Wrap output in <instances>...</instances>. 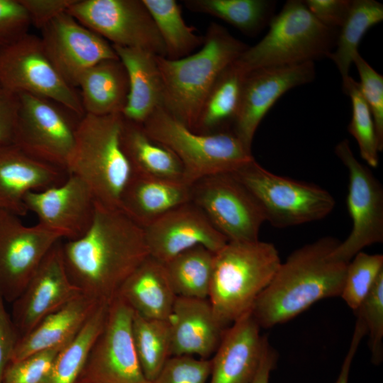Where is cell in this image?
<instances>
[{
	"label": "cell",
	"mask_w": 383,
	"mask_h": 383,
	"mask_svg": "<svg viewBox=\"0 0 383 383\" xmlns=\"http://www.w3.org/2000/svg\"><path fill=\"white\" fill-rule=\"evenodd\" d=\"M112 45L166 57V50L143 0H75L67 11Z\"/></svg>",
	"instance_id": "cell-12"
},
{
	"label": "cell",
	"mask_w": 383,
	"mask_h": 383,
	"mask_svg": "<svg viewBox=\"0 0 383 383\" xmlns=\"http://www.w3.org/2000/svg\"><path fill=\"white\" fill-rule=\"evenodd\" d=\"M350 0H306L311 13L325 26L339 30L349 12Z\"/></svg>",
	"instance_id": "cell-44"
},
{
	"label": "cell",
	"mask_w": 383,
	"mask_h": 383,
	"mask_svg": "<svg viewBox=\"0 0 383 383\" xmlns=\"http://www.w3.org/2000/svg\"><path fill=\"white\" fill-rule=\"evenodd\" d=\"M214 255L209 249L196 246L164 263L177 296L208 299Z\"/></svg>",
	"instance_id": "cell-34"
},
{
	"label": "cell",
	"mask_w": 383,
	"mask_h": 383,
	"mask_svg": "<svg viewBox=\"0 0 383 383\" xmlns=\"http://www.w3.org/2000/svg\"><path fill=\"white\" fill-rule=\"evenodd\" d=\"M67 172L36 160L14 144L0 145V211L24 216L26 195L62 183Z\"/></svg>",
	"instance_id": "cell-22"
},
{
	"label": "cell",
	"mask_w": 383,
	"mask_h": 383,
	"mask_svg": "<svg viewBox=\"0 0 383 383\" xmlns=\"http://www.w3.org/2000/svg\"><path fill=\"white\" fill-rule=\"evenodd\" d=\"M65 265L84 294L111 303L127 278L150 256L144 229L121 208L96 201L87 232L62 241Z\"/></svg>",
	"instance_id": "cell-1"
},
{
	"label": "cell",
	"mask_w": 383,
	"mask_h": 383,
	"mask_svg": "<svg viewBox=\"0 0 383 383\" xmlns=\"http://www.w3.org/2000/svg\"><path fill=\"white\" fill-rule=\"evenodd\" d=\"M315 75L313 62L262 67L248 72L231 129L251 150L257 127L271 107L287 91L312 82Z\"/></svg>",
	"instance_id": "cell-17"
},
{
	"label": "cell",
	"mask_w": 383,
	"mask_h": 383,
	"mask_svg": "<svg viewBox=\"0 0 383 383\" xmlns=\"http://www.w3.org/2000/svg\"><path fill=\"white\" fill-rule=\"evenodd\" d=\"M143 229L150 256L162 263L196 246L216 253L228 243L192 201L170 211Z\"/></svg>",
	"instance_id": "cell-20"
},
{
	"label": "cell",
	"mask_w": 383,
	"mask_h": 383,
	"mask_svg": "<svg viewBox=\"0 0 383 383\" xmlns=\"http://www.w3.org/2000/svg\"><path fill=\"white\" fill-rule=\"evenodd\" d=\"M260 328L250 311L224 331L211 358L209 383H251L268 342Z\"/></svg>",
	"instance_id": "cell-21"
},
{
	"label": "cell",
	"mask_w": 383,
	"mask_h": 383,
	"mask_svg": "<svg viewBox=\"0 0 383 383\" xmlns=\"http://www.w3.org/2000/svg\"><path fill=\"white\" fill-rule=\"evenodd\" d=\"M121 143L133 173L184 182L179 159L166 146L152 139L142 124L123 118Z\"/></svg>",
	"instance_id": "cell-29"
},
{
	"label": "cell",
	"mask_w": 383,
	"mask_h": 383,
	"mask_svg": "<svg viewBox=\"0 0 383 383\" xmlns=\"http://www.w3.org/2000/svg\"><path fill=\"white\" fill-rule=\"evenodd\" d=\"M101 303L82 294L48 315L18 339L10 362L66 344Z\"/></svg>",
	"instance_id": "cell-26"
},
{
	"label": "cell",
	"mask_w": 383,
	"mask_h": 383,
	"mask_svg": "<svg viewBox=\"0 0 383 383\" xmlns=\"http://www.w3.org/2000/svg\"><path fill=\"white\" fill-rule=\"evenodd\" d=\"M121 113H84L78 121L66 172L81 179L96 201L118 207L133 171L121 143Z\"/></svg>",
	"instance_id": "cell-5"
},
{
	"label": "cell",
	"mask_w": 383,
	"mask_h": 383,
	"mask_svg": "<svg viewBox=\"0 0 383 383\" xmlns=\"http://www.w3.org/2000/svg\"><path fill=\"white\" fill-rule=\"evenodd\" d=\"M5 301L0 292V383H2L4 372L11 360L18 340L11 316L6 309Z\"/></svg>",
	"instance_id": "cell-47"
},
{
	"label": "cell",
	"mask_w": 383,
	"mask_h": 383,
	"mask_svg": "<svg viewBox=\"0 0 383 383\" xmlns=\"http://www.w3.org/2000/svg\"><path fill=\"white\" fill-rule=\"evenodd\" d=\"M116 296L134 312L162 320H168L177 297L164 263L150 256L127 278Z\"/></svg>",
	"instance_id": "cell-27"
},
{
	"label": "cell",
	"mask_w": 383,
	"mask_h": 383,
	"mask_svg": "<svg viewBox=\"0 0 383 383\" xmlns=\"http://www.w3.org/2000/svg\"><path fill=\"white\" fill-rule=\"evenodd\" d=\"M128 78L129 91L123 117L143 124L162 106V84L155 55L147 50L113 45Z\"/></svg>",
	"instance_id": "cell-25"
},
{
	"label": "cell",
	"mask_w": 383,
	"mask_h": 383,
	"mask_svg": "<svg viewBox=\"0 0 383 383\" xmlns=\"http://www.w3.org/2000/svg\"><path fill=\"white\" fill-rule=\"evenodd\" d=\"M0 85L53 101L80 118L85 113L77 88L55 70L40 38L29 33L0 48Z\"/></svg>",
	"instance_id": "cell-9"
},
{
	"label": "cell",
	"mask_w": 383,
	"mask_h": 383,
	"mask_svg": "<svg viewBox=\"0 0 383 383\" xmlns=\"http://www.w3.org/2000/svg\"><path fill=\"white\" fill-rule=\"evenodd\" d=\"M277 360L276 352L266 343L259 369L251 383H269L270 373Z\"/></svg>",
	"instance_id": "cell-49"
},
{
	"label": "cell",
	"mask_w": 383,
	"mask_h": 383,
	"mask_svg": "<svg viewBox=\"0 0 383 383\" xmlns=\"http://www.w3.org/2000/svg\"><path fill=\"white\" fill-rule=\"evenodd\" d=\"M13 144L30 157L66 171L79 120L50 99L20 94ZM76 115V114H74Z\"/></svg>",
	"instance_id": "cell-10"
},
{
	"label": "cell",
	"mask_w": 383,
	"mask_h": 383,
	"mask_svg": "<svg viewBox=\"0 0 383 383\" xmlns=\"http://www.w3.org/2000/svg\"><path fill=\"white\" fill-rule=\"evenodd\" d=\"M142 125L152 139L166 146L179 159L184 182L190 186L206 177L231 173L254 159L251 150L231 129L195 132L162 106Z\"/></svg>",
	"instance_id": "cell-6"
},
{
	"label": "cell",
	"mask_w": 383,
	"mask_h": 383,
	"mask_svg": "<svg viewBox=\"0 0 383 383\" xmlns=\"http://www.w3.org/2000/svg\"><path fill=\"white\" fill-rule=\"evenodd\" d=\"M211 371V359L171 356L150 383H207Z\"/></svg>",
	"instance_id": "cell-42"
},
{
	"label": "cell",
	"mask_w": 383,
	"mask_h": 383,
	"mask_svg": "<svg viewBox=\"0 0 383 383\" xmlns=\"http://www.w3.org/2000/svg\"><path fill=\"white\" fill-rule=\"evenodd\" d=\"M355 312L369 335L372 361L379 364L383 357V273Z\"/></svg>",
	"instance_id": "cell-39"
},
{
	"label": "cell",
	"mask_w": 383,
	"mask_h": 383,
	"mask_svg": "<svg viewBox=\"0 0 383 383\" xmlns=\"http://www.w3.org/2000/svg\"><path fill=\"white\" fill-rule=\"evenodd\" d=\"M190 11L208 14L232 25L242 33L255 35L274 16L275 2L268 0H186Z\"/></svg>",
	"instance_id": "cell-33"
},
{
	"label": "cell",
	"mask_w": 383,
	"mask_h": 383,
	"mask_svg": "<svg viewBox=\"0 0 383 383\" xmlns=\"http://www.w3.org/2000/svg\"><path fill=\"white\" fill-rule=\"evenodd\" d=\"M62 241L50 250L23 292L12 303L11 316L18 339L48 315L83 294L68 274Z\"/></svg>",
	"instance_id": "cell-18"
},
{
	"label": "cell",
	"mask_w": 383,
	"mask_h": 383,
	"mask_svg": "<svg viewBox=\"0 0 383 383\" xmlns=\"http://www.w3.org/2000/svg\"><path fill=\"white\" fill-rule=\"evenodd\" d=\"M30 25L19 0H0V48L28 33Z\"/></svg>",
	"instance_id": "cell-43"
},
{
	"label": "cell",
	"mask_w": 383,
	"mask_h": 383,
	"mask_svg": "<svg viewBox=\"0 0 383 383\" xmlns=\"http://www.w3.org/2000/svg\"><path fill=\"white\" fill-rule=\"evenodd\" d=\"M382 273V255L358 252L348 264L340 296L355 311Z\"/></svg>",
	"instance_id": "cell-38"
},
{
	"label": "cell",
	"mask_w": 383,
	"mask_h": 383,
	"mask_svg": "<svg viewBox=\"0 0 383 383\" xmlns=\"http://www.w3.org/2000/svg\"><path fill=\"white\" fill-rule=\"evenodd\" d=\"M191 198V186L183 181L133 173L119 208L144 228Z\"/></svg>",
	"instance_id": "cell-24"
},
{
	"label": "cell",
	"mask_w": 383,
	"mask_h": 383,
	"mask_svg": "<svg viewBox=\"0 0 383 383\" xmlns=\"http://www.w3.org/2000/svg\"><path fill=\"white\" fill-rule=\"evenodd\" d=\"M24 204L28 212L36 215L38 223L67 240L87 232L94 214L96 199L85 182L68 174L59 184L28 192Z\"/></svg>",
	"instance_id": "cell-19"
},
{
	"label": "cell",
	"mask_w": 383,
	"mask_h": 383,
	"mask_svg": "<svg viewBox=\"0 0 383 383\" xmlns=\"http://www.w3.org/2000/svg\"><path fill=\"white\" fill-rule=\"evenodd\" d=\"M19 106V94L0 85V145L13 144Z\"/></svg>",
	"instance_id": "cell-45"
},
{
	"label": "cell",
	"mask_w": 383,
	"mask_h": 383,
	"mask_svg": "<svg viewBox=\"0 0 383 383\" xmlns=\"http://www.w3.org/2000/svg\"><path fill=\"white\" fill-rule=\"evenodd\" d=\"M77 87L85 113H122L129 91L126 70L118 58L103 60L84 72Z\"/></svg>",
	"instance_id": "cell-28"
},
{
	"label": "cell",
	"mask_w": 383,
	"mask_h": 383,
	"mask_svg": "<svg viewBox=\"0 0 383 383\" xmlns=\"http://www.w3.org/2000/svg\"><path fill=\"white\" fill-rule=\"evenodd\" d=\"M383 20V6L374 0H353L348 16L339 28L335 48L328 56L338 68L343 82L349 76L350 65L358 53L365 33Z\"/></svg>",
	"instance_id": "cell-32"
},
{
	"label": "cell",
	"mask_w": 383,
	"mask_h": 383,
	"mask_svg": "<svg viewBox=\"0 0 383 383\" xmlns=\"http://www.w3.org/2000/svg\"><path fill=\"white\" fill-rule=\"evenodd\" d=\"M358 72L360 92L372 115L381 150H383V77L359 54L353 59Z\"/></svg>",
	"instance_id": "cell-41"
},
{
	"label": "cell",
	"mask_w": 383,
	"mask_h": 383,
	"mask_svg": "<svg viewBox=\"0 0 383 383\" xmlns=\"http://www.w3.org/2000/svg\"><path fill=\"white\" fill-rule=\"evenodd\" d=\"M334 151L348 171L346 204L352 228L331 255L349 262L365 247L383 242V189L372 171L357 160L348 140L338 143Z\"/></svg>",
	"instance_id": "cell-11"
},
{
	"label": "cell",
	"mask_w": 383,
	"mask_h": 383,
	"mask_svg": "<svg viewBox=\"0 0 383 383\" xmlns=\"http://www.w3.org/2000/svg\"><path fill=\"white\" fill-rule=\"evenodd\" d=\"M66 344L10 362L4 372L2 383H44L56 356Z\"/></svg>",
	"instance_id": "cell-40"
},
{
	"label": "cell",
	"mask_w": 383,
	"mask_h": 383,
	"mask_svg": "<svg viewBox=\"0 0 383 383\" xmlns=\"http://www.w3.org/2000/svg\"><path fill=\"white\" fill-rule=\"evenodd\" d=\"M164 43L166 57L177 60L192 54L204 43V36L186 24L175 0H143Z\"/></svg>",
	"instance_id": "cell-35"
},
{
	"label": "cell",
	"mask_w": 383,
	"mask_h": 383,
	"mask_svg": "<svg viewBox=\"0 0 383 383\" xmlns=\"http://www.w3.org/2000/svg\"><path fill=\"white\" fill-rule=\"evenodd\" d=\"M41 30L40 38L48 57L63 79L74 88L89 68L103 60L118 58L109 42L67 12Z\"/></svg>",
	"instance_id": "cell-16"
},
{
	"label": "cell",
	"mask_w": 383,
	"mask_h": 383,
	"mask_svg": "<svg viewBox=\"0 0 383 383\" xmlns=\"http://www.w3.org/2000/svg\"><path fill=\"white\" fill-rule=\"evenodd\" d=\"M246 74L235 60L219 74L201 107L194 131L231 129L237 116Z\"/></svg>",
	"instance_id": "cell-30"
},
{
	"label": "cell",
	"mask_w": 383,
	"mask_h": 383,
	"mask_svg": "<svg viewBox=\"0 0 383 383\" xmlns=\"http://www.w3.org/2000/svg\"><path fill=\"white\" fill-rule=\"evenodd\" d=\"M339 242L321 238L295 250L280 264L251 310L260 328L285 323L319 300L340 296L348 262L331 255Z\"/></svg>",
	"instance_id": "cell-2"
},
{
	"label": "cell",
	"mask_w": 383,
	"mask_h": 383,
	"mask_svg": "<svg viewBox=\"0 0 383 383\" xmlns=\"http://www.w3.org/2000/svg\"><path fill=\"white\" fill-rule=\"evenodd\" d=\"M132 335L143 372L150 382L171 357V333L168 320L144 317L133 311Z\"/></svg>",
	"instance_id": "cell-36"
},
{
	"label": "cell",
	"mask_w": 383,
	"mask_h": 383,
	"mask_svg": "<svg viewBox=\"0 0 383 383\" xmlns=\"http://www.w3.org/2000/svg\"><path fill=\"white\" fill-rule=\"evenodd\" d=\"M133 316V309L118 296L111 301L104 327L79 377H83L82 383H150L135 349Z\"/></svg>",
	"instance_id": "cell-14"
},
{
	"label": "cell",
	"mask_w": 383,
	"mask_h": 383,
	"mask_svg": "<svg viewBox=\"0 0 383 383\" xmlns=\"http://www.w3.org/2000/svg\"><path fill=\"white\" fill-rule=\"evenodd\" d=\"M61 235L43 225L26 226L19 216L0 211V292L13 303Z\"/></svg>",
	"instance_id": "cell-15"
},
{
	"label": "cell",
	"mask_w": 383,
	"mask_h": 383,
	"mask_svg": "<svg viewBox=\"0 0 383 383\" xmlns=\"http://www.w3.org/2000/svg\"><path fill=\"white\" fill-rule=\"evenodd\" d=\"M168 321L171 356L209 359L228 328L218 321L208 299L177 296Z\"/></svg>",
	"instance_id": "cell-23"
},
{
	"label": "cell",
	"mask_w": 383,
	"mask_h": 383,
	"mask_svg": "<svg viewBox=\"0 0 383 383\" xmlns=\"http://www.w3.org/2000/svg\"><path fill=\"white\" fill-rule=\"evenodd\" d=\"M231 174L253 196L265 221L276 228L323 219L335 205V199L326 189L272 173L255 159Z\"/></svg>",
	"instance_id": "cell-8"
},
{
	"label": "cell",
	"mask_w": 383,
	"mask_h": 383,
	"mask_svg": "<svg viewBox=\"0 0 383 383\" xmlns=\"http://www.w3.org/2000/svg\"><path fill=\"white\" fill-rule=\"evenodd\" d=\"M191 201L228 241L259 240L265 221L257 203L231 174L204 177L191 185Z\"/></svg>",
	"instance_id": "cell-13"
},
{
	"label": "cell",
	"mask_w": 383,
	"mask_h": 383,
	"mask_svg": "<svg viewBox=\"0 0 383 383\" xmlns=\"http://www.w3.org/2000/svg\"><path fill=\"white\" fill-rule=\"evenodd\" d=\"M204 38L201 48L184 57L156 56L162 84V106L192 131L219 74L248 48L214 22Z\"/></svg>",
	"instance_id": "cell-3"
},
{
	"label": "cell",
	"mask_w": 383,
	"mask_h": 383,
	"mask_svg": "<svg viewBox=\"0 0 383 383\" xmlns=\"http://www.w3.org/2000/svg\"><path fill=\"white\" fill-rule=\"evenodd\" d=\"M281 263L271 243L228 241L215 253L208 296L218 321L228 327L250 311Z\"/></svg>",
	"instance_id": "cell-4"
},
{
	"label": "cell",
	"mask_w": 383,
	"mask_h": 383,
	"mask_svg": "<svg viewBox=\"0 0 383 383\" xmlns=\"http://www.w3.org/2000/svg\"><path fill=\"white\" fill-rule=\"evenodd\" d=\"M110 303H101L60 350L44 383H76L107 318Z\"/></svg>",
	"instance_id": "cell-31"
},
{
	"label": "cell",
	"mask_w": 383,
	"mask_h": 383,
	"mask_svg": "<svg viewBox=\"0 0 383 383\" xmlns=\"http://www.w3.org/2000/svg\"><path fill=\"white\" fill-rule=\"evenodd\" d=\"M30 23L42 29L54 18L67 12L75 0H19Z\"/></svg>",
	"instance_id": "cell-46"
},
{
	"label": "cell",
	"mask_w": 383,
	"mask_h": 383,
	"mask_svg": "<svg viewBox=\"0 0 383 383\" xmlns=\"http://www.w3.org/2000/svg\"><path fill=\"white\" fill-rule=\"evenodd\" d=\"M268 26L264 38L235 60L245 73L328 57L335 48L338 32L320 23L299 0L287 1Z\"/></svg>",
	"instance_id": "cell-7"
},
{
	"label": "cell",
	"mask_w": 383,
	"mask_h": 383,
	"mask_svg": "<svg viewBox=\"0 0 383 383\" xmlns=\"http://www.w3.org/2000/svg\"><path fill=\"white\" fill-rule=\"evenodd\" d=\"M366 334V329L363 323L357 318L353 338L343 360L339 374L334 383H348V378L353 360L357 352L359 344L362 337Z\"/></svg>",
	"instance_id": "cell-48"
},
{
	"label": "cell",
	"mask_w": 383,
	"mask_h": 383,
	"mask_svg": "<svg viewBox=\"0 0 383 383\" xmlns=\"http://www.w3.org/2000/svg\"><path fill=\"white\" fill-rule=\"evenodd\" d=\"M343 89L350 96L352 104L348 130L358 145L361 157L370 167L375 168L382 150L371 111L360 92L359 82L349 77L343 82Z\"/></svg>",
	"instance_id": "cell-37"
}]
</instances>
